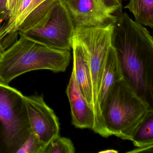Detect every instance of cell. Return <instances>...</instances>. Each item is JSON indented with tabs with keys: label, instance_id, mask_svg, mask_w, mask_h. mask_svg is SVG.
Segmentation results:
<instances>
[{
	"label": "cell",
	"instance_id": "1",
	"mask_svg": "<svg viewBox=\"0 0 153 153\" xmlns=\"http://www.w3.org/2000/svg\"><path fill=\"white\" fill-rule=\"evenodd\" d=\"M111 45L123 79L153 109V39L149 31L123 13L113 26Z\"/></svg>",
	"mask_w": 153,
	"mask_h": 153
},
{
	"label": "cell",
	"instance_id": "2",
	"mask_svg": "<svg viewBox=\"0 0 153 153\" xmlns=\"http://www.w3.org/2000/svg\"><path fill=\"white\" fill-rule=\"evenodd\" d=\"M19 35V39L0 54V83L8 85L17 77L33 71H66L70 51L51 48Z\"/></svg>",
	"mask_w": 153,
	"mask_h": 153
},
{
	"label": "cell",
	"instance_id": "3",
	"mask_svg": "<svg viewBox=\"0 0 153 153\" xmlns=\"http://www.w3.org/2000/svg\"><path fill=\"white\" fill-rule=\"evenodd\" d=\"M150 108L123 78L110 91L102 110L104 123L111 136L130 140L133 131Z\"/></svg>",
	"mask_w": 153,
	"mask_h": 153
},
{
	"label": "cell",
	"instance_id": "4",
	"mask_svg": "<svg viewBox=\"0 0 153 153\" xmlns=\"http://www.w3.org/2000/svg\"><path fill=\"white\" fill-rule=\"evenodd\" d=\"M31 132L25 96L0 83V153H17Z\"/></svg>",
	"mask_w": 153,
	"mask_h": 153
},
{
	"label": "cell",
	"instance_id": "5",
	"mask_svg": "<svg viewBox=\"0 0 153 153\" xmlns=\"http://www.w3.org/2000/svg\"><path fill=\"white\" fill-rule=\"evenodd\" d=\"M113 26L105 28H75L74 36L84 45L88 53L93 83L94 125L93 130L105 137L110 136L105 128L97 102V94L109 48L111 45Z\"/></svg>",
	"mask_w": 153,
	"mask_h": 153
},
{
	"label": "cell",
	"instance_id": "6",
	"mask_svg": "<svg viewBox=\"0 0 153 153\" xmlns=\"http://www.w3.org/2000/svg\"><path fill=\"white\" fill-rule=\"evenodd\" d=\"M75 28L114 26L123 13L122 0H62Z\"/></svg>",
	"mask_w": 153,
	"mask_h": 153
},
{
	"label": "cell",
	"instance_id": "7",
	"mask_svg": "<svg viewBox=\"0 0 153 153\" xmlns=\"http://www.w3.org/2000/svg\"><path fill=\"white\" fill-rule=\"evenodd\" d=\"M75 27L62 1L56 4L44 25L19 32L29 40L54 49L70 51Z\"/></svg>",
	"mask_w": 153,
	"mask_h": 153
},
{
	"label": "cell",
	"instance_id": "8",
	"mask_svg": "<svg viewBox=\"0 0 153 153\" xmlns=\"http://www.w3.org/2000/svg\"><path fill=\"white\" fill-rule=\"evenodd\" d=\"M25 99L31 131L45 147L59 135V119L43 96H25Z\"/></svg>",
	"mask_w": 153,
	"mask_h": 153
},
{
	"label": "cell",
	"instance_id": "9",
	"mask_svg": "<svg viewBox=\"0 0 153 153\" xmlns=\"http://www.w3.org/2000/svg\"><path fill=\"white\" fill-rule=\"evenodd\" d=\"M72 49L73 56L72 72L81 94L94 110L93 83L88 53L84 45L74 36Z\"/></svg>",
	"mask_w": 153,
	"mask_h": 153
},
{
	"label": "cell",
	"instance_id": "10",
	"mask_svg": "<svg viewBox=\"0 0 153 153\" xmlns=\"http://www.w3.org/2000/svg\"><path fill=\"white\" fill-rule=\"evenodd\" d=\"M66 93L71 108L72 123L79 128H91L94 125V110L83 97L72 72Z\"/></svg>",
	"mask_w": 153,
	"mask_h": 153
},
{
	"label": "cell",
	"instance_id": "11",
	"mask_svg": "<svg viewBox=\"0 0 153 153\" xmlns=\"http://www.w3.org/2000/svg\"><path fill=\"white\" fill-rule=\"evenodd\" d=\"M123 78L115 50L111 45L106 56L102 80L97 94V102L101 112L113 87L117 81Z\"/></svg>",
	"mask_w": 153,
	"mask_h": 153
},
{
	"label": "cell",
	"instance_id": "12",
	"mask_svg": "<svg viewBox=\"0 0 153 153\" xmlns=\"http://www.w3.org/2000/svg\"><path fill=\"white\" fill-rule=\"evenodd\" d=\"M153 109H149L133 131L130 140L137 148L153 146Z\"/></svg>",
	"mask_w": 153,
	"mask_h": 153
},
{
	"label": "cell",
	"instance_id": "13",
	"mask_svg": "<svg viewBox=\"0 0 153 153\" xmlns=\"http://www.w3.org/2000/svg\"><path fill=\"white\" fill-rule=\"evenodd\" d=\"M124 8L133 14L135 21L153 28V0H129Z\"/></svg>",
	"mask_w": 153,
	"mask_h": 153
},
{
	"label": "cell",
	"instance_id": "14",
	"mask_svg": "<svg viewBox=\"0 0 153 153\" xmlns=\"http://www.w3.org/2000/svg\"><path fill=\"white\" fill-rule=\"evenodd\" d=\"M46 0H32L28 7L22 12V14L16 19V20L9 26L4 27L0 30V44L4 39H7L8 36L15 35V31L18 26L34 10L40 6Z\"/></svg>",
	"mask_w": 153,
	"mask_h": 153
},
{
	"label": "cell",
	"instance_id": "15",
	"mask_svg": "<svg viewBox=\"0 0 153 153\" xmlns=\"http://www.w3.org/2000/svg\"><path fill=\"white\" fill-rule=\"evenodd\" d=\"M75 152V147L71 140L59 135L45 146L43 153H74Z\"/></svg>",
	"mask_w": 153,
	"mask_h": 153
},
{
	"label": "cell",
	"instance_id": "16",
	"mask_svg": "<svg viewBox=\"0 0 153 153\" xmlns=\"http://www.w3.org/2000/svg\"><path fill=\"white\" fill-rule=\"evenodd\" d=\"M44 148L45 146L32 132L17 153H43Z\"/></svg>",
	"mask_w": 153,
	"mask_h": 153
},
{
	"label": "cell",
	"instance_id": "17",
	"mask_svg": "<svg viewBox=\"0 0 153 153\" xmlns=\"http://www.w3.org/2000/svg\"><path fill=\"white\" fill-rule=\"evenodd\" d=\"M24 1V0H7V7L10 13L9 19L5 26L3 27L1 30L4 27L8 26L14 22L15 20L16 15Z\"/></svg>",
	"mask_w": 153,
	"mask_h": 153
},
{
	"label": "cell",
	"instance_id": "18",
	"mask_svg": "<svg viewBox=\"0 0 153 153\" xmlns=\"http://www.w3.org/2000/svg\"><path fill=\"white\" fill-rule=\"evenodd\" d=\"M9 16V11L7 7V0H0V25L4 21L6 22V25L8 21Z\"/></svg>",
	"mask_w": 153,
	"mask_h": 153
},
{
	"label": "cell",
	"instance_id": "19",
	"mask_svg": "<svg viewBox=\"0 0 153 153\" xmlns=\"http://www.w3.org/2000/svg\"><path fill=\"white\" fill-rule=\"evenodd\" d=\"M153 146L137 148V149L131 151L129 153H139V152H153Z\"/></svg>",
	"mask_w": 153,
	"mask_h": 153
},
{
	"label": "cell",
	"instance_id": "20",
	"mask_svg": "<svg viewBox=\"0 0 153 153\" xmlns=\"http://www.w3.org/2000/svg\"><path fill=\"white\" fill-rule=\"evenodd\" d=\"M99 153H118V151L117 150H114V149H107V150H104V151H102Z\"/></svg>",
	"mask_w": 153,
	"mask_h": 153
},
{
	"label": "cell",
	"instance_id": "21",
	"mask_svg": "<svg viewBox=\"0 0 153 153\" xmlns=\"http://www.w3.org/2000/svg\"><path fill=\"white\" fill-rule=\"evenodd\" d=\"M0 53H1V44H0Z\"/></svg>",
	"mask_w": 153,
	"mask_h": 153
}]
</instances>
